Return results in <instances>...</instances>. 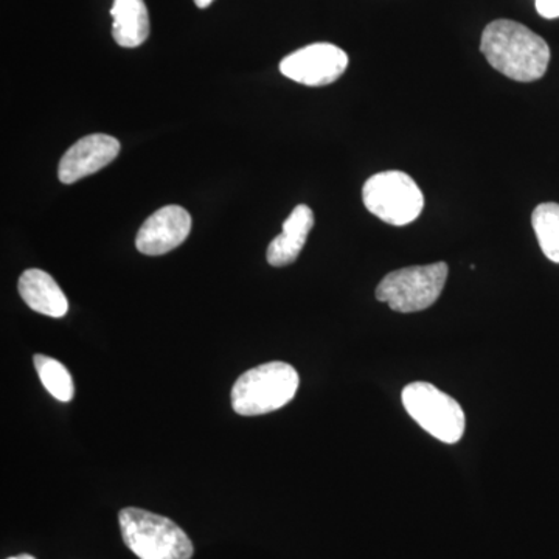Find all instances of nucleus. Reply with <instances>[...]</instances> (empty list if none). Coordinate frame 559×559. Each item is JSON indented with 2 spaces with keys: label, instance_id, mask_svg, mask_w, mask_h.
<instances>
[{
  "label": "nucleus",
  "instance_id": "nucleus-8",
  "mask_svg": "<svg viewBox=\"0 0 559 559\" xmlns=\"http://www.w3.org/2000/svg\"><path fill=\"white\" fill-rule=\"evenodd\" d=\"M190 230V213L179 205H167L142 224L135 237V248L143 255H164L179 248L189 237Z\"/></svg>",
  "mask_w": 559,
  "mask_h": 559
},
{
  "label": "nucleus",
  "instance_id": "nucleus-14",
  "mask_svg": "<svg viewBox=\"0 0 559 559\" xmlns=\"http://www.w3.org/2000/svg\"><path fill=\"white\" fill-rule=\"evenodd\" d=\"M35 369L38 371L40 382L53 399L69 403L72 401L75 388L70 377L69 370L60 362V360L49 358V356L36 355Z\"/></svg>",
  "mask_w": 559,
  "mask_h": 559
},
{
  "label": "nucleus",
  "instance_id": "nucleus-4",
  "mask_svg": "<svg viewBox=\"0 0 559 559\" xmlns=\"http://www.w3.org/2000/svg\"><path fill=\"white\" fill-rule=\"evenodd\" d=\"M448 272L443 261L390 272L378 285L377 299L406 314L428 310L443 293Z\"/></svg>",
  "mask_w": 559,
  "mask_h": 559
},
{
  "label": "nucleus",
  "instance_id": "nucleus-9",
  "mask_svg": "<svg viewBox=\"0 0 559 559\" xmlns=\"http://www.w3.org/2000/svg\"><path fill=\"white\" fill-rule=\"evenodd\" d=\"M120 153V142L112 135L91 134L66 151L58 167L62 183H75L108 167Z\"/></svg>",
  "mask_w": 559,
  "mask_h": 559
},
{
  "label": "nucleus",
  "instance_id": "nucleus-5",
  "mask_svg": "<svg viewBox=\"0 0 559 559\" xmlns=\"http://www.w3.org/2000/svg\"><path fill=\"white\" fill-rule=\"evenodd\" d=\"M362 201L371 215L396 227L414 223L425 209V197L418 183L403 171L371 176L364 183Z\"/></svg>",
  "mask_w": 559,
  "mask_h": 559
},
{
  "label": "nucleus",
  "instance_id": "nucleus-10",
  "mask_svg": "<svg viewBox=\"0 0 559 559\" xmlns=\"http://www.w3.org/2000/svg\"><path fill=\"white\" fill-rule=\"evenodd\" d=\"M312 227H314L312 210L308 205H297L283 224L282 234L275 237L267 248L266 257L271 266H288L299 259Z\"/></svg>",
  "mask_w": 559,
  "mask_h": 559
},
{
  "label": "nucleus",
  "instance_id": "nucleus-6",
  "mask_svg": "<svg viewBox=\"0 0 559 559\" xmlns=\"http://www.w3.org/2000/svg\"><path fill=\"white\" fill-rule=\"evenodd\" d=\"M403 406L426 432L443 443L454 444L465 433L462 406L429 382H412L403 390Z\"/></svg>",
  "mask_w": 559,
  "mask_h": 559
},
{
  "label": "nucleus",
  "instance_id": "nucleus-3",
  "mask_svg": "<svg viewBox=\"0 0 559 559\" xmlns=\"http://www.w3.org/2000/svg\"><path fill=\"white\" fill-rule=\"evenodd\" d=\"M299 373L286 362H267L242 373L231 389V406L242 417L271 414L290 403Z\"/></svg>",
  "mask_w": 559,
  "mask_h": 559
},
{
  "label": "nucleus",
  "instance_id": "nucleus-17",
  "mask_svg": "<svg viewBox=\"0 0 559 559\" xmlns=\"http://www.w3.org/2000/svg\"><path fill=\"white\" fill-rule=\"evenodd\" d=\"M9 559H36V558L32 557V555H20V557H11Z\"/></svg>",
  "mask_w": 559,
  "mask_h": 559
},
{
  "label": "nucleus",
  "instance_id": "nucleus-13",
  "mask_svg": "<svg viewBox=\"0 0 559 559\" xmlns=\"http://www.w3.org/2000/svg\"><path fill=\"white\" fill-rule=\"evenodd\" d=\"M532 224L544 255L559 263V204L546 202L538 205L533 212Z\"/></svg>",
  "mask_w": 559,
  "mask_h": 559
},
{
  "label": "nucleus",
  "instance_id": "nucleus-16",
  "mask_svg": "<svg viewBox=\"0 0 559 559\" xmlns=\"http://www.w3.org/2000/svg\"><path fill=\"white\" fill-rule=\"evenodd\" d=\"M194 3H197L198 9L204 10L212 5L213 0H194Z\"/></svg>",
  "mask_w": 559,
  "mask_h": 559
},
{
  "label": "nucleus",
  "instance_id": "nucleus-11",
  "mask_svg": "<svg viewBox=\"0 0 559 559\" xmlns=\"http://www.w3.org/2000/svg\"><path fill=\"white\" fill-rule=\"evenodd\" d=\"M17 289H20L22 300L33 311L55 319L64 318L68 314V297L47 272L25 271L17 283Z\"/></svg>",
  "mask_w": 559,
  "mask_h": 559
},
{
  "label": "nucleus",
  "instance_id": "nucleus-7",
  "mask_svg": "<svg viewBox=\"0 0 559 559\" xmlns=\"http://www.w3.org/2000/svg\"><path fill=\"white\" fill-rule=\"evenodd\" d=\"M347 68L348 55L330 43L311 44L280 62V72L286 79L311 87L334 83Z\"/></svg>",
  "mask_w": 559,
  "mask_h": 559
},
{
  "label": "nucleus",
  "instance_id": "nucleus-12",
  "mask_svg": "<svg viewBox=\"0 0 559 559\" xmlns=\"http://www.w3.org/2000/svg\"><path fill=\"white\" fill-rule=\"evenodd\" d=\"M112 36L124 49L142 46L150 36V16L143 0H114Z\"/></svg>",
  "mask_w": 559,
  "mask_h": 559
},
{
  "label": "nucleus",
  "instance_id": "nucleus-15",
  "mask_svg": "<svg viewBox=\"0 0 559 559\" xmlns=\"http://www.w3.org/2000/svg\"><path fill=\"white\" fill-rule=\"evenodd\" d=\"M536 11L544 20H558L559 0H535Z\"/></svg>",
  "mask_w": 559,
  "mask_h": 559
},
{
  "label": "nucleus",
  "instance_id": "nucleus-1",
  "mask_svg": "<svg viewBox=\"0 0 559 559\" xmlns=\"http://www.w3.org/2000/svg\"><path fill=\"white\" fill-rule=\"evenodd\" d=\"M480 51L491 68L520 83L543 79L550 62L549 44L520 22L509 20L485 27Z\"/></svg>",
  "mask_w": 559,
  "mask_h": 559
},
{
  "label": "nucleus",
  "instance_id": "nucleus-2",
  "mask_svg": "<svg viewBox=\"0 0 559 559\" xmlns=\"http://www.w3.org/2000/svg\"><path fill=\"white\" fill-rule=\"evenodd\" d=\"M121 536L139 559H191L193 543L168 518L142 509H123L119 514Z\"/></svg>",
  "mask_w": 559,
  "mask_h": 559
}]
</instances>
